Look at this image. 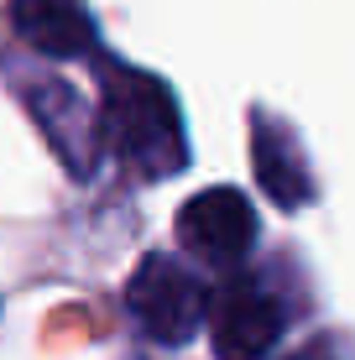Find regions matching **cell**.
I'll return each instance as SVG.
<instances>
[{"label":"cell","instance_id":"1","mask_svg":"<svg viewBox=\"0 0 355 360\" xmlns=\"http://www.w3.org/2000/svg\"><path fill=\"white\" fill-rule=\"evenodd\" d=\"M105 131L110 152L141 178H173L188 162V136H183L178 99L162 79L136 68H105Z\"/></svg>","mask_w":355,"mask_h":360},{"label":"cell","instance_id":"2","mask_svg":"<svg viewBox=\"0 0 355 360\" xmlns=\"http://www.w3.org/2000/svg\"><path fill=\"white\" fill-rule=\"evenodd\" d=\"M126 308L141 324V334H152L157 345H183L204 324L209 288L173 256H146L126 282Z\"/></svg>","mask_w":355,"mask_h":360},{"label":"cell","instance_id":"3","mask_svg":"<svg viewBox=\"0 0 355 360\" xmlns=\"http://www.w3.org/2000/svg\"><path fill=\"white\" fill-rule=\"evenodd\" d=\"M209 319V340L219 360H266L272 345L283 340V303L272 288H262L256 277H235L214 292V303L204 308Z\"/></svg>","mask_w":355,"mask_h":360},{"label":"cell","instance_id":"4","mask_svg":"<svg viewBox=\"0 0 355 360\" xmlns=\"http://www.w3.org/2000/svg\"><path fill=\"white\" fill-rule=\"evenodd\" d=\"M178 240L204 262H219V266L240 262L256 245V214H251L246 193H235V188L193 193L178 214Z\"/></svg>","mask_w":355,"mask_h":360},{"label":"cell","instance_id":"5","mask_svg":"<svg viewBox=\"0 0 355 360\" xmlns=\"http://www.w3.org/2000/svg\"><path fill=\"white\" fill-rule=\"evenodd\" d=\"M11 27L47 58H84L100 37L84 0H11Z\"/></svg>","mask_w":355,"mask_h":360},{"label":"cell","instance_id":"6","mask_svg":"<svg viewBox=\"0 0 355 360\" xmlns=\"http://www.w3.org/2000/svg\"><path fill=\"white\" fill-rule=\"evenodd\" d=\"M27 105H32L37 126L47 131L53 152L84 178V172L94 167V152H100V131H94L89 105H84L79 94H68V84H32Z\"/></svg>","mask_w":355,"mask_h":360},{"label":"cell","instance_id":"7","mask_svg":"<svg viewBox=\"0 0 355 360\" xmlns=\"http://www.w3.org/2000/svg\"><path fill=\"white\" fill-rule=\"evenodd\" d=\"M251 157H256V178H262V188L277 198V209H303L314 198L309 162H303L298 141H292V131L283 120H256Z\"/></svg>","mask_w":355,"mask_h":360},{"label":"cell","instance_id":"8","mask_svg":"<svg viewBox=\"0 0 355 360\" xmlns=\"http://www.w3.org/2000/svg\"><path fill=\"white\" fill-rule=\"evenodd\" d=\"M292 360H319V355H292Z\"/></svg>","mask_w":355,"mask_h":360}]
</instances>
